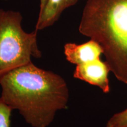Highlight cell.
<instances>
[{
	"label": "cell",
	"instance_id": "obj_1",
	"mask_svg": "<svg viewBox=\"0 0 127 127\" xmlns=\"http://www.w3.org/2000/svg\"><path fill=\"white\" fill-rule=\"evenodd\" d=\"M1 98L32 127H48L58 111L67 108L69 91L59 74L32 62L0 78Z\"/></svg>",
	"mask_w": 127,
	"mask_h": 127
},
{
	"label": "cell",
	"instance_id": "obj_2",
	"mask_svg": "<svg viewBox=\"0 0 127 127\" xmlns=\"http://www.w3.org/2000/svg\"><path fill=\"white\" fill-rule=\"evenodd\" d=\"M79 31L101 46L111 72L127 84V0H87Z\"/></svg>",
	"mask_w": 127,
	"mask_h": 127
},
{
	"label": "cell",
	"instance_id": "obj_3",
	"mask_svg": "<svg viewBox=\"0 0 127 127\" xmlns=\"http://www.w3.org/2000/svg\"><path fill=\"white\" fill-rule=\"evenodd\" d=\"M20 12L0 9V78L15 68L39 59L42 52L37 31L27 32Z\"/></svg>",
	"mask_w": 127,
	"mask_h": 127
},
{
	"label": "cell",
	"instance_id": "obj_4",
	"mask_svg": "<svg viewBox=\"0 0 127 127\" xmlns=\"http://www.w3.org/2000/svg\"><path fill=\"white\" fill-rule=\"evenodd\" d=\"M110 68L106 61L99 59L76 65L74 72L75 78L98 87L103 93L110 91L108 74Z\"/></svg>",
	"mask_w": 127,
	"mask_h": 127
},
{
	"label": "cell",
	"instance_id": "obj_5",
	"mask_svg": "<svg viewBox=\"0 0 127 127\" xmlns=\"http://www.w3.org/2000/svg\"><path fill=\"white\" fill-rule=\"evenodd\" d=\"M64 53L66 60L76 65L101 58L104 51L97 42L90 39L81 44L68 42L65 44Z\"/></svg>",
	"mask_w": 127,
	"mask_h": 127
},
{
	"label": "cell",
	"instance_id": "obj_6",
	"mask_svg": "<svg viewBox=\"0 0 127 127\" xmlns=\"http://www.w3.org/2000/svg\"><path fill=\"white\" fill-rule=\"evenodd\" d=\"M79 0H48L42 11L39 12L35 25L36 31L42 30L54 25L62 13Z\"/></svg>",
	"mask_w": 127,
	"mask_h": 127
},
{
	"label": "cell",
	"instance_id": "obj_7",
	"mask_svg": "<svg viewBox=\"0 0 127 127\" xmlns=\"http://www.w3.org/2000/svg\"><path fill=\"white\" fill-rule=\"evenodd\" d=\"M106 127H127V108L112 115L107 121Z\"/></svg>",
	"mask_w": 127,
	"mask_h": 127
},
{
	"label": "cell",
	"instance_id": "obj_8",
	"mask_svg": "<svg viewBox=\"0 0 127 127\" xmlns=\"http://www.w3.org/2000/svg\"><path fill=\"white\" fill-rule=\"evenodd\" d=\"M12 111L0 96V127H10Z\"/></svg>",
	"mask_w": 127,
	"mask_h": 127
},
{
	"label": "cell",
	"instance_id": "obj_9",
	"mask_svg": "<svg viewBox=\"0 0 127 127\" xmlns=\"http://www.w3.org/2000/svg\"><path fill=\"white\" fill-rule=\"evenodd\" d=\"M48 0H39V12H41L42 11V9L45 7V5L46 3H47Z\"/></svg>",
	"mask_w": 127,
	"mask_h": 127
}]
</instances>
